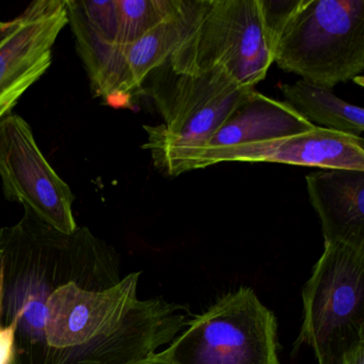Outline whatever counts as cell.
Returning a JSON list of instances; mask_svg holds the SVG:
<instances>
[{
    "mask_svg": "<svg viewBox=\"0 0 364 364\" xmlns=\"http://www.w3.org/2000/svg\"><path fill=\"white\" fill-rule=\"evenodd\" d=\"M0 230V327L16 326L14 364H135L173 342L195 315L140 300L116 249L87 227L58 231L28 206Z\"/></svg>",
    "mask_w": 364,
    "mask_h": 364,
    "instance_id": "6da1fadb",
    "label": "cell"
},
{
    "mask_svg": "<svg viewBox=\"0 0 364 364\" xmlns=\"http://www.w3.org/2000/svg\"><path fill=\"white\" fill-rule=\"evenodd\" d=\"M141 90L164 120L156 127L144 125L148 138L141 148L150 151L157 170L176 176L252 89L240 87L223 71L176 73L168 59L149 74Z\"/></svg>",
    "mask_w": 364,
    "mask_h": 364,
    "instance_id": "7a4b0ae2",
    "label": "cell"
},
{
    "mask_svg": "<svg viewBox=\"0 0 364 364\" xmlns=\"http://www.w3.org/2000/svg\"><path fill=\"white\" fill-rule=\"evenodd\" d=\"M274 63L332 89L364 70V0H304L277 41Z\"/></svg>",
    "mask_w": 364,
    "mask_h": 364,
    "instance_id": "3957f363",
    "label": "cell"
},
{
    "mask_svg": "<svg viewBox=\"0 0 364 364\" xmlns=\"http://www.w3.org/2000/svg\"><path fill=\"white\" fill-rule=\"evenodd\" d=\"M169 63L185 75L223 71L255 89L274 63L257 0H199L193 28Z\"/></svg>",
    "mask_w": 364,
    "mask_h": 364,
    "instance_id": "277c9868",
    "label": "cell"
},
{
    "mask_svg": "<svg viewBox=\"0 0 364 364\" xmlns=\"http://www.w3.org/2000/svg\"><path fill=\"white\" fill-rule=\"evenodd\" d=\"M302 300L304 323L295 349L309 345L318 364H336L364 343V248L325 244Z\"/></svg>",
    "mask_w": 364,
    "mask_h": 364,
    "instance_id": "5b68a950",
    "label": "cell"
},
{
    "mask_svg": "<svg viewBox=\"0 0 364 364\" xmlns=\"http://www.w3.org/2000/svg\"><path fill=\"white\" fill-rule=\"evenodd\" d=\"M277 329L274 313L242 287L193 316L157 355L170 364H280Z\"/></svg>",
    "mask_w": 364,
    "mask_h": 364,
    "instance_id": "8992f818",
    "label": "cell"
},
{
    "mask_svg": "<svg viewBox=\"0 0 364 364\" xmlns=\"http://www.w3.org/2000/svg\"><path fill=\"white\" fill-rule=\"evenodd\" d=\"M0 180L6 199L63 233L77 229L71 188L46 161L29 123L12 112L0 120Z\"/></svg>",
    "mask_w": 364,
    "mask_h": 364,
    "instance_id": "52a82bcc",
    "label": "cell"
},
{
    "mask_svg": "<svg viewBox=\"0 0 364 364\" xmlns=\"http://www.w3.org/2000/svg\"><path fill=\"white\" fill-rule=\"evenodd\" d=\"M0 44V120L50 69L53 46L68 25L67 0H37Z\"/></svg>",
    "mask_w": 364,
    "mask_h": 364,
    "instance_id": "ba28073f",
    "label": "cell"
},
{
    "mask_svg": "<svg viewBox=\"0 0 364 364\" xmlns=\"http://www.w3.org/2000/svg\"><path fill=\"white\" fill-rule=\"evenodd\" d=\"M316 127L287 102L252 89L208 141L185 161L178 174L217 165L223 154L235 149L309 133Z\"/></svg>",
    "mask_w": 364,
    "mask_h": 364,
    "instance_id": "9c48e42d",
    "label": "cell"
},
{
    "mask_svg": "<svg viewBox=\"0 0 364 364\" xmlns=\"http://www.w3.org/2000/svg\"><path fill=\"white\" fill-rule=\"evenodd\" d=\"M364 140L317 127L309 133L257 142L223 154L217 164L274 163L364 171Z\"/></svg>",
    "mask_w": 364,
    "mask_h": 364,
    "instance_id": "30bf717a",
    "label": "cell"
},
{
    "mask_svg": "<svg viewBox=\"0 0 364 364\" xmlns=\"http://www.w3.org/2000/svg\"><path fill=\"white\" fill-rule=\"evenodd\" d=\"M325 244L364 248V171L321 169L306 176Z\"/></svg>",
    "mask_w": 364,
    "mask_h": 364,
    "instance_id": "8fae6325",
    "label": "cell"
},
{
    "mask_svg": "<svg viewBox=\"0 0 364 364\" xmlns=\"http://www.w3.org/2000/svg\"><path fill=\"white\" fill-rule=\"evenodd\" d=\"M199 0H185L181 11L129 46H120L124 77L122 97L139 91L153 70L165 63L193 28Z\"/></svg>",
    "mask_w": 364,
    "mask_h": 364,
    "instance_id": "7c38bea8",
    "label": "cell"
},
{
    "mask_svg": "<svg viewBox=\"0 0 364 364\" xmlns=\"http://www.w3.org/2000/svg\"><path fill=\"white\" fill-rule=\"evenodd\" d=\"M67 9L68 24L73 31L93 95L107 101L122 97L124 67L120 46L104 41L91 29L77 0H67Z\"/></svg>",
    "mask_w": 364,
    "mask_h": 364,
    "instance_id": "4fadbf2b",
    "label": "cell"
},
{
    "mask_svg": "<svg viewBox=\"0 0 364 364\" xmlns=\"http://www.w3.org/2000/svg\"><path fill=\"white\" fill-rule=\"evenodd\" d=\"M287 104L312 124L338 133L361 137L364 110L336 97L331 89L297 80L280 87Z\"/></svg>",
    "mask_w": 364,
    "mask_h": 364,
    "instance_id": "5bb4252c",
    "label": "cell"
},
{
    "mask_svg": "<svg viewBox=\"0 0 364 364\" xmlns=\"http://www.w3.org/2000/svg\"><path fill=\"white\" fill-rule=\"evenodd\" d=\"M185 0H116L119 16L118 46H129L173 18Z\"/></svg>",
    "mask_w": 364,
    "mask_h": 364,
    "instance_id": "9a60e30c",
    "label": "cell"
},
{
    "mask_svg": "<svg viewBox=\"0 0 364 364\" xmlns=\"http://www.w3.org/2000/svg\"><path fill=\"white\" fill-rule=\"evenodd\" d=\"M77 4L91 29L104 41L117 44L119 16L116 0H77Z\"/></svg>",
    "mask_w": 364,
    "mask_h": 364,
    "instance_id": "2e32d148",
    "label": "cell"
},
{
    "mask_svg": "<svg viewBox=\"0 0 364 364\" xmlns=\"http://www.w3.org/2000/svg\"><path fill=\"white\" fill-rule=\"evenodd\" d=\"M304 3V0H257L272 55L283 29Z\"/></svg>",
    "mask_w": 364,
    "mask_h": 364,
    "instance_id": "e0dca14e",
    "label": "cell"
},
{
    "mask_svg": "<svg viewBox=\"0 0 364 364\" xmlns=\"http://www.w3.org/2000/svg\"><path fill=\"white\" fill-rule=\"evenodd\" d=\"M16 326L0 327V364H14Z\"/></svg>",
    "mask_w": 364,
    "mask_h": 364,
    "instance_id": "ac0fdd59",
    "label": "cell"
},
{
    "mask_svg": "<svg viewBox=\"0 0 364 364\" xmlns=\"http://www.w3.org/2000/svg\"><path fill=\"white\" fill-rule=\"evenodd\" d=\"M336 364H364V343L345 353Z\"/></svg>",
    "mask_w": 364,
    "mask_h": 364,
    "instance_id": "d6986e66",
    "label": "cell"
},
{
    "mask_svg": "<svg viewBox=\"0 0 364 364\" xmlns=\"http://www.w3.org/2000/svg\"><path fill=\"white\" fill-rule=\"evenodd\" d=\"M14 25H16V20L10 21V22H1L0 21V44L7 38L10 31L14 29Z\"/></svg>",
    "mask_w": 364,
    "mask_h": 364,
    "instance_id": "ffe728a7",
    "label": "cell"
},
{
    "mask_svg": "<svg viewBox=\"0 0 364 364\" xmlns=\"http://www.w3.org/2000/svg\"><path fill=\"white\" fill-rule=\"evenodd\" d=\"M135 364H170L169 362L165 361V360L159 358V355H154L153 358H150V359L144 360V361L138 362V363Z\"/></svg>",
    "mask_w": 364,
    "mask_h": 364,
    "instance_id": "44dd1931",
    "label": "cell"
}]
</instances>
